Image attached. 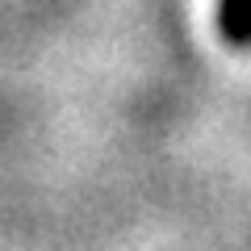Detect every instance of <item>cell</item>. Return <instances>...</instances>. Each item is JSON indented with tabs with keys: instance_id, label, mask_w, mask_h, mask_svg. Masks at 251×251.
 Segmentation results:
<instances>
[{
	"instance_id": "cell-1",
	"label": "cell",
	"mask_w": 251,
	"mask_h": 251,
	"mask_svg": "<svg viewBox=\"0 0 251 251\" xmlns=\"http://www.w3.org/2000/svg\"><path fill=\"white\" fill-rule=\"evenodd\" d=\"M218 29L230 46H251V0H218Z\"/></svg>"
}]
</instances>
